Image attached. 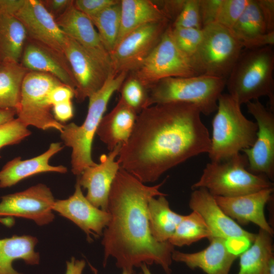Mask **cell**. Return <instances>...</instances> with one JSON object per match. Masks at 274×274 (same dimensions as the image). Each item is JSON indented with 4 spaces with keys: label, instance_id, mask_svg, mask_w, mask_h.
<instances>
[{
    "label": "cell",
    "instance_id": "6da1fadb",
    "mask_svg": "<svg viewBox=\"0 0 274 274\" xmlns=\"http://www.w3.org/2000/svg\"><path fill=\"white\" fill-rule=\"evenodd\" d=\"M194 105L156 104L137 115L131 134L122 145L120 167L143 183L198 155L208 153L211 136Z\"/></svg>",
    "mask_w": 274,
    "mask_h": 274
},
{
    "label": "cell",
    "instance_id": "7a4b0ae2",
    "mask_svg": "<svg viewBox=\"0 0 274 274\" xmlns=\"http://www.w3.org/2000/svg\"><path fill=\"white\" fill-rule=\"evenodd\" d=\"M165 182L147 186L120 167L108 198L107 212L110 219L101 242L104 265L112 257L122 271L132 272L134 267L143 264H156L166 274H171L175 247L168 241L158 242L153 237L147 211L152 198L166 195L160 191Z\"/></svg>",
    "mask_w": 274,
    "mask_h": 274
},
{
    "label": "cell",
    "instance_id": "3957f363",
    "mask_svg": "<svg viewBox=\"0 0 274 274\" xmlns=\"http://www.w3.org/2000/svg\"><path fill=\"white\" fill-rule=\"evenodd\" d=\"M129 73L110 74L102 86L89 98L87 114L80 125L72 122L64 124L60 138L64 145L72 149V173L80 176L86 168L95 165L92 158L93 138L113 94L119 91Z\"/></svg>",
    "mask_w": 274,
    "mask_h": 274
},
{
    "label": "cell",
    "instance_id": "277c9868",
    "mask_svg": "<svg viewBox=\"0 0 274 274\" xmlns=\"http://www.w3.org/2000/svg\"><path fill=\"white\" fill-rule=\"evenodd\" d=\"M274 52L272 46L242 51L226 81L228 94L239 104H246L269 98L271 111L274 109Z\"/></svg>",
    "mask_w": 274,
    "mask_h": 274
},
{
    "label": "cell",
    "instance_id": "5b68a950",
    "mask_svg": "<svg viewBox=\"0 0 274 274\" xmlns=\"http://www.w3.org/2000/svg\"><path fill=\"white\" fill-rule=\"evenodd\" d=\"M241 105L229 94H221L212 122L211 146L212 162H220L252 146L258 131L256 122L243 114Z\"/></svg>",
    "mask_w": 274,
    "mask_h": 274
},
{
    "label": "cell",
    "instance_id": "8992f818",
    "mask_svg": "<svg viewBox=\"0 0 274 274\" xmlns=\"http://www.w3.org/2000/svg\"><path fill=\"white\" fill-rule=\"evenodd\" d=\"M226 81L206 75L165 78L148 89L145 108L160 104L185 102L194 105L201 114L208 116L216 111Z\"/></svg>",
    "mask_w": 274,
    "mask_h": 274
},
{
    "label": "cell",
    "instance_id": "52a82bcc",
    "mask_svg": "<svg viewBox=\"0 0 274 274\" xmlns=\"http://www.w3.org/2000/svg\"><path fill=\"white\" fill-rule=\"evenodd\" d=\"M247 166V158L241 153L222 161H211L191 188H205L213 196L230 197L273 187L267 178L250 172Z\"/></svg>",
    "mask_w": 274,
    "mask_h": 274
},
{
    "label": "cell",
    "instance_id": "ba28073f",
    "mask_svg": "<svg viewBox=\"0 0 274 274\" xmlns=\"http://www.w3.org/2000/svg\"><path fill=\"white\" fill-rule=\"evenodd\" d=\"M129 74L147 90L165 78L201 75L193 58L184 54L176 45L172 35V24L142 64Z\"/></svg>",
    "mask_w": 274,
    "mask_h": 274
},
{
    "label": "cell",
    "instance_id": "9c48e42d",
    "mask_svg": "<svg viewBox=\"0 0 274 274\" xmlns=\"http://www.w3.org/2000/svg\"><path fill=\"white\" fill-rule=\"evenodd\" d=\"M203 36L193 59L201 75L227 79L243 50L231 31L216 23L202 28Z\"/></svg>",
    "mask_w": 274,
    "mask_h": 274
},
{
    "label": "cell",
    "instance_id": "30bf717a",
    "mask_svg": "<svg viewBox=\"0 0 274 274\" xmlns=\"http://www.w3.org/2000/svg\"><path fill=\"white\" fill-rule=\"evenodd\" d=\"M63 84L48 74L29 71L21 86L20 98L16 110L17 118L26 126L43 130L54 129L61 132L64 124L55 120L48 101L50 91Z\"/></svg>",
    "mask_w": 274,
    "mask_h": 274
},
{
    "label": "cell",
    "instance_id": "8fae6325",
    "mask_svg": "<svg viewBox=\"0 0 274 274\" xmlns=\"http://www.w3.org/2000/svg\"><path fill=\"white\" fill-rule=\"evenodd\" d=\"M170 24L168 19L150 23L126 36L110 53V74L129 73L138 68L159 43Z\"/></svg>",
    "mask_w": 274,
    "mask_h": 274
},
{
    "label": "cell",
    "instance_id": "7c38bea8",
    "mask_svg": "<svg viewBox=\"0 0 274 274\" xmlns=\"http://www.w3.org/2000/svg\"><path fill=\"white\" fill-rule=\"evenodd\" d=\"M248 112L256 120L258 131L252 146L243 150L250 172L274 178V115L259 100L246 104Z\"/></svg>",
    "mask_w": 274,
    "mask_h": 274
},
{
    "label": "cell",
    "instance_id": "4fadbf2b",
    "mask_svg": "<svg viewBox=\"0 0 274 274\" xmlns=\"http://www.w3.org/2000/svg\"><path fill=\"white\" fill-rule=\"evenodd\" d=\"M55 199L50 189L39 184L19 192L2 197L0 217L11 216L32 220L39 225L51 223L54 218Z\"/></svg>",
    "mask_w": 274,
    "mask_h": 274
},
{
    "label": "cell",
    "instance_id": "5bb4252c",
    "mask_svg": "<svg viewBox=\"0 0 274 274\" xmlns=\"http://www.w3.org/2000/svg\"><path fill=\"white\" fill-rule=\"evenodd\" d=\"M63 53L77 84L75 96L79 102H82L102 86L110 72L79 44L66 36Z\"/></svg>",
    "mask_w": 274,
    "mask_h": 274
},
{
    "label": "cell",
    "instance_id": "9a60e30c",
    "mask_svg": "<svg viewBox=\"0 0 274 274\" xmlns=\"http://www.w3.org/2000/svg\"><path fill=\"white\" fill-rule=\"evenodd\" d=\"M15 17L23 24L28 39L64 53L66 35L41 0H25Z\"/></svg>",
    "mask_w": 274,
    "mask_h": 274
},
{
    "label": "cell",
    "instance_id": "2e32d148",
    "mask_svg": "<svg viewBox=\"0 0 274 274\" xmlns=\"http://www.w3.org/2000/svg\"><path fill=\"white\" fill-rule=\"evenodd\" d=\"M189 206L202 217L213 237L226 240L245 238L253 243L256 234L242 228L234 220L228 217L217 204L214 196L205 188L193 190Z\"/></svg>",
    "mask_w": 274,
    "mask_h": 274
},
{
    "label": "cell",
    "instance_id": "e0dca14e",
    "mask_svg": "<svg viewBox=\"0 0 274 274\" xmlns=\"http://www.w3.org/2000/svg\"><path fill=\"white\" fill-rule=\"evenodd\" d=\"M52 209L80 228L88 240L91 239L90 235H102L110 219L107 211L95 207L88 201L77 181L74 193L67 199L55 200Z\"/></svg>",
    "mask_w": 274,
    "mask_h": 274
},
{
    "label": "cell",
    "instance_id": "ac0fdd59",
    "mask_svg": "<svg viewBox=\"0 0 274 274\" xmlns=\"http://www.w3.org/2000/svg\"><path fill=\"white\" fill-rule=\"evenodd\" d=\"M122 145H118L108 155L100 157V163L83 170L77 181L81 187L87 189L85 196L95 207L107 211L110 190L114 180L120 168L116 160Z\"/></svg>",
    "mask_w": 274,
    "mask_h": 274
},
{
    "label": "cell",
    "instance_id": "d6986e66",
    "mask_svg": "<svg viewBox=\"0 0 274 274\" xmlns=\"http://www.w3.org/2000/svg\"><path fill=\"white\" fill-rule=\"evenodd\" d=\"M61 30L99 61L111 72V58L90 19L73 4L55 19Z\"/></svg>",
    "mask_w": 274,
    "mask_h": 274
},
{
    "label": "cell",
    "instance_id": "ffe728a7",
    "mask_svg": "<svg viewBox=\"0 0 274 274\" xmlns=\"http://www.w3.org/2000/svg\"><path fill=\"white\" fill-rule=\"evenodd\" d=\"M20 63L29 71L44 73L57 78L74 92L77 84L64 53L27 39Z\"/></svg>",
    "mask_w": 274,
    "mask_h": 274
},
{
    "label": "cell",
    "instance_id": "44dd1931",
    "mask_svg": "<svg viewBox=\"0 0 274 274\" xmlns=\"http://www.w3.org/2000/svg\"><path fill=\"white\" fill-rule=\"evenodd\" d=\"M273 187L235 197L214 196L222 211L242 224L253 223L273 236V230L264 214L266 204L272 198Z\"/></svg>",
    "mask_w": 274,
    "mask_h": 274
},
{
    "label": "cell",
    "instance_id": "7402d4cb",
    "mask_svg": "<svg viewBox=\"0 0 274 274\" xmlns=\"http://www.w3.org/2000/svg\"><path fill=\"white\" fill-rule=\"evenodd\" d=\"M204 249L195 253H184L174 250L172 260L185 264L189 268H198L207 274H229L238 255L228 248L227 240L213 237Z\"/></svg>",
    "mask_w": 274,
    "mask_h": 274
},
{
    "label": "cell",
    "instance_id": "603a6c76",
    "mask_svg": "<svg viewBox=\"0 0 274 274\" xmlns=\"http://www.w3.org/2000/svg\"><path fill=\"white\" fill-rule=\"evenodd\" d=\"M63 148L61 143H52L47 151L36 157L26 160L17 157L9 161L0 171V187H11L24 179L43 173H66L65 166H53L49 163L52 156Z\"/></svg>",
    "mask_w": 274,
    "mask_h": 274
},
{
    "label": "cell",
    "instance_id": "cb8c5ba5",
    "mask_svg": "<svg viewBox=\"0 0 274 274\" xmlns=\"http://www.w3.org/2000/svg\"><path fill=\"white\" fill-rule=\"evenodd\" d=\"M230 30L246 49L272 46L274 44V31L267 32L257 0H249Z\"/></svg>",
    "mask_w": 274,
    "mask_h": 274
},
{
    "label": "cell",
    "instance_id": "d4e9b609",
    "mask_svg": "<svg viewBox=\"0 0 274 274\" xmlns=\"http://www.w3.org/2000/svg\"><path fill=\"white\" fill-rule=\"evenodd\" d=\"M138 113L120 97L111 111L102 117L96 134L110 151L128 141Z\"/></svg>",
    "mask_w": 274,
    "mask_h": 274
},
{
    "label": "cell",
    "instance_id": "484cf974",
    "mask_svg": "<svg viewBox=\"0 0 274 274\" xmlns=\"http://www.w3.org/2000/svg\"><path fill=\"white\" fill-rule=\"evenodd\" d=\"M120 6V26L116 45L143 25L169 20L160 7L150 0H121Z\"/></svg>",
    "mask_w": 274,
    "mask_h": 274
},
{
    "label": "cell",
    "instance_id": "4316f807",
    "mask_svg": "<svg viewBox=\"0 0 274 274\" xmlns=\"http://www.w3.org/2000/svg\"><path fill=\"white\" fill-rule=\"evenodd\" d=\"M38 239L31 235H13L0 239V274H23L13 267V262L23 260L26 264H38L39 253L35 251Z\"/></svg>",
    "mask_w": 274,
    "mask_h": 274
},
{
    "label": "cell",
    "instance_id": "83f0119b",
    "mask_svg": "<svg viewBox=\"0 0 274 274\" xmlns=\"http://www.w3.org/2000/svg\"><path fill=\"white\" fill-rule=\"evenodd\" d=\"M27 39L25 29L16 17L0 15V64L20 62Z\"/></svg>",
    "mask_w": 274,
    "mask_h": 274
},
{
    "label": "cell",
    "instance_id": "f1b7e54d",
    "mask_svg": "<svg viewBox=\"0 0 274 274\" xmlns=\"http://www.w3.org/2000/svg\"><path fill=\"white\" fill-rule=\"evenodd\" d=\"M165 196L152 198L149 201L147 209L151 233L160 242L168 241L184 217L170 208Z\"/></svg>",
    "mask_w": 274,
    "mask_h": 274
},
{
    "label": "cell",
    "instance_id": "f546056e",
    "mask_svg": "<svg viewBox=\"0 0 274 274\" xmlns=\"http://www.w3.org/2000/svg\"><path fill=\"white\" fill-rule=\"evenodd\" d=\"M272 236L259 229L252 245L240 255L237 274H265L269 260L274 256Z\"/></svg>",
    "mask_w": 274,
    "mask_h": 274
},
{
    "label": "cell",
    "instance_id": "4dcf8cb0",
    "mask_svg": "<svg viewBox=\"0 0 274 274\" xmlns=\"http://www.w3.org/2000/svg\"><path fill=\"white\" fill-rule=\"evenodd\" d=\"M29 71L20 62L0 64V109L17 110L22 82Z\"/></svg>",
    "mask_w": 274,
    "mask_h": 274
},
{
    "label": "cell",
    "instance_id": "1f68e13d",
    "mask_svg": "<svg viewBox=\"0 0 274 274\" xmlns=\"http://www.w3.org/2000/svg\"><path fill=\"white\" fill-rule=\"evenodd\" d=\"M213 237L208 226L196 211L184 217L168 242L177 247L188 246L204 238Z\"/></svg>",
    "mask_w": 274,
    "mask_h": 274
},
{
    "label": "cell",
    "instance_id": "d6a6232c",
    "mask_svg": "<svg viewBox=\"0 0 274 274\" xmlns=\"http://www.w3.org/2000/svg\"><path fill=\"white\" fill-rule=\"evenodd\" d=\"M120 2L96 15L88 17L96 28L102 44L109 54L115 47L119 34Z\"/></svg>",
    "mask_w": 274,
    "mask_h": 274
},
{
    "label": "cell",
    "instance_id": "836d02e7",
    "mask_svg": "<svg viewBox=\"0 0 274 274\" xmlns=\"http://www.w3.org/2000/svg\"><path fill=\"white\" fill-rule=\"evenodd\" d=\"M119 91L120 97L138 114L145 108L148 90L138 80L128 75Z\"/></svg>",
    "mask_w": 274,
    "mask_h": 274
},
{
    "label": "cell",
    "instance_id": "e575fe53",
    "mask_svg": "<svg viewBox=\"0 0 274 274\" xmlns=\"http://www.w3.org/2000/svg\"><path fill=\"white\" fill-rule=\"evenodd\" d=\"M172 27L173 37L178 48L193 58L202 39V29Z\"/></svg>",
    "mask_w": 274,
    "mask_h": 274
},
{
    "label": "cell",
    "instance_id": "d590c367",
    "mask_svg": "<svg viewBox=\"0 0 274 274\" xmlns=\"http://www.w3.org/2000/svg\"><path fill=\"white\" fill-rule=\"evenodd\" d=\"M249 2V0H222L215 23L230 30Z\"/></svg>",
    "mask_w": 274,
    "mask_h": 274
},
{
    "label": "cell",
    "instance_id": "8d00e7d4",
    "mask_svg": "<svg viewBox=\"0 0 274 274\" xmlns=\"http://www.w3.org/2000/svg\"><path fill=\"white\" fill-rule=\"evenodd\" d=\"M27 127L17 118L0 125V150L5 146L18 144L29 136L31 131Z\"/></svg>",
    "mask_w": 274,
    "mask_h": 274
},
{
    "label": "cell",
    "instance_id": "74e56055",
    "mask_svg": "<svg viewBox=\"0 0 274 274\" xmlns=\"http://www.w3.org/2000/svg\"><path fill=\"white\" fill-rule=\"evenodd\" d=\"M172 26L202 29L199 0H186L182 10Z\"/></svg>",
    "mask_w": 274,
    "mask_h": 274
},
{
    "label": "cell",
    "instance_id": "f35d334b",
    "mask_svg": "<svg viewBox=\"0 0 274 274\" xmlns=\"http://www.w3.org/2000/svg\"><path fill=\"white\" fill-rule=\"evenodd\" d=\"M119 0H76L74 6L79 11L87 16L97 14L106 8L118 3Z\"/></svg>",
    "mask_w": 274,
    "mask_h": 274
},
{
    "label": "cell",
    "instance_id": "ab89813d",
    "mask_svg": "<svg viewBox=\"0 0 274 274\" xmlns=\"http://www.w3.org/2000/svg\"><path fill=\"white\" fill-rule=\"evenodd\" d=\"M222 0H199L202 28L215 23Z\"/></svg>",
    "mask_w": 274,
    "mask_h": 274
},
{
    "label": "cell",
    "instance_id": "60d3db41",
    "mask_svg": "<svg viewBox=\"0 0 274 274\" xmlns=\"http://www.w3.org/2000/svg\"><path fill=\"white\" fill-rule=\"evenodd\" d=\"M75 94L73 90L63 84L53 88L48 96L49 104L53 106L63 102L72 100Z\"/></svg>",
    "mask_w": 274,
    "mask_h": 274
},
{
    "label": "cell",
    "instance_id": "b9f144b4",
    "mask_svg": "<svg viewBox=\"0 0 274 274\" xmlns=\"http://www.w3.org/2000/svg\"><path fill=\"white\" fill-rule=\"evenodd\" d=\"M41 2L55 19L61 15L73 3V1L71 0H41Z\"/></svg>",
    "mask_w": 274,
    "mask_h": 274
},
{
    "label": "cell",
    "instance_id": "7bdbcfd3",
    "mask_svg": "<svg viewBox=\"0 0 274 274\" xmlns=\"http://www.w3.org/2000/svg\"><path fill=\"white\" fill-rule=\"evenodd\" d=\"M257 1L264 19L267 32L274 31V1Z\"/></svg>",
    "mask_w": 274,
    "mask_h": 274
},
{
    "label": "cell",
    "instance_id": "ee69618b",
    "mask_svg": "<svg viewBox=\"0 0 274 274\" xmlns=\"http://www.w3.org/2000/svg\"><path fill=\"white\" fill-rule=\"evenodd\" d=\"M54 117L58 122H66L74 115L72 100L56 104L52 106Z\"/></svg>",
    "mask_w": 274,
    "mask_h": 274
},
{
    "label": "cell",
    "instance_id": "f6af8a7d",
    "mask_svg": "<svg viewBox=\"0 0 274 274\" xmlns=\"http://www.w3.org/2000/svg\"><path fill=\"white\" fill-rule=\"evenodd\" d=\"M186 0H168L162 1V7H160L166 17L170 20H175L181 12Z\"/></svg>",
    "mask_w": 274,
    "mask_h": 274
},
{
    "label": "cell",
    "instance_id": "bcb514c9",
    "mask_svg": "<svg viewBox=\"0 0 274 274\" xmlns=\"http://www.w3.org/2000/svg\"><path fill=\"white\" fill-rule=\"evenodd\" d=\"M24 3L25 0H0V15L15 16Z\"/></svg>",
    "mask_w": 274,
    "mask_h": 274
},
{
    "label": "cell",
    "instance_id": "7dc6e473",
    "mask_svg": "<svg viewBox=\"0 0 274 274\" xmlns=\"http://www.w3.org/2000/svg\"><path fill=\"white\" fill-rule=\"evenodd\" d=\"M85 265L84 260L76 259L73 257L70 261L66 262L65 274H82Z\"/></svg>",
    "mask_w": 274,
    "mask_h": 274
},
{
    "label": "cell",
    "instance_id": "c3c4849f",
    "mask_svg": "<svg viewBox=\"0 0 274 274\" xmlns=\"http://www.w3.org/2000/svg\"><path fill=\"white\" fill-rule=\"evenodd\" d=\"M16 114V109H0V125L15 119Z\"/></svg>",
    "mask_w": 274,
    "mask_h": 274
},
{
    "label": "cell",
    "instance_id": "681fc988",
    "mask_svg": "<svg viewBox=\"0 0 274 274\" xmlns=\"http://www.w3.org/2000/svg\"><path fill=\"white\" fill-rule=\"evenodd\" d=\"M265 274H274V256L269 260Z\"/></svg>",
    "mask_w": 274,
    "mask_h": 274
},
{
    "label": "cell",
    "instance_id": "f907efd6",
    "mask_svg": "<svg viewBox=\"0 0 274 274\" xmlns=\"http://www.w3.org/2000/svg\"><path fill=\"white\" fill-rule=\"evenodd\" d=\"M141 267L143 274H152L147 264H143Z\"/></svg>",
    "mask_w": 274,
    "mask_h": 274
},
{
    "label": "cell",
    "instance_id": "816d5d0a",
    "mask_svg": "<svg viewBox=\"0 0 274 274\" xmlns=\"http://www.w3.org/2000/svg\"><path fill=\"white\" fill-rule=\"evenodd\" d=\"M122 274H136L134 271H132V272H129V271H122ZM138 274H143L142 271L141 272H140Z\"/></svg>",
    "mask_w": 274,
    "mask_h": 274
}]
</instances>
